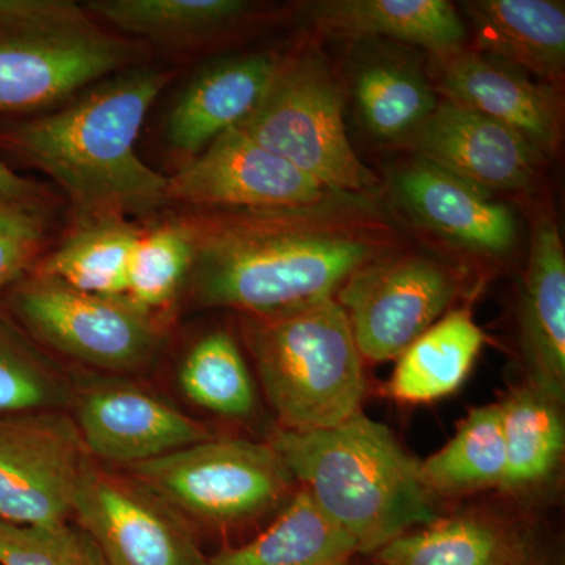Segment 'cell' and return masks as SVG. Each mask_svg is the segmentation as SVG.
Wrapping results in <instances>:
<instances>
[{"instance_id": "25", "label": "cell", "mask_w": 565, "mask_h": 565, "mask_svg": "<svg viewBox=\"0 0 565 565\" xmlns=\"http://www.w3.org/2000/svg\"><path fill=\"white\" fill-rule=\"evenodd\" d=\"M141 230L125 215L84 217L31 270L98 296H126L129 258Z\"/></svg>"}, {"instance_id": "3", "label": "cell", "mask_w": 565, "mask_h": 565, "mask_svg": "<svg viewBox=\"0 0 565 565\" xmlns=\"http://www.w3.org/2000/svg\"><path fill=\"white\" fill-rule=\"evenodd\" d=\"M267 444L359 555H374L440 516L418 460L362 412L330 429L274 430Z\"/></svg>"}, {"instance_id": "18", "label": "cell", "mask_w": 565, "mask_h": 565, "mask_svg": "<svg viewBox=\"0 0 565 565\" xmlns=\"http://www.w3.org/2000/svg\"><path fill=\"white\" fill-rule=\"evenodd\" d=\"M397 193L418 221L457 244L489 255L514 247L516 223L511 210L433 163L416 159L404 167Z\"/></svg>"}, {"instance_id": "15", "label": "cell", "mask_w": 565, "mask_h": 565, "mask_svg": "<svg viewBox=\"0 0 565 565\" xmlns=\"http://www.w3.org/2000/svg\"><path fill=\"white\" fill-rule=\"evenodd\" d=\"M435 88L448 102L484 114L522 134L539 151L556 147L559 110L552 88L535 85L479 52L462 47L438 58Z\"/></svg>"}, {"instance_id": "36", "label": "cell", "mask_w": 565, "mask_h": 565, "mask_svg": "<svg viewBox=\"0 0 565 565\" xmlns=\"http://www.w3.org/2000/svg\"><path fill=\"white\" fill-rule=\"evenodd\" d=\"M530 565H564L563 561L557 559H544V561H531Z\"/></svg>"}, {"instance_id": "17", "label": "cell", "mask_w": 565, "mask_h": 565, "mask_svg": "<svg viewBox=\"0 0 565 565\" xmlns=\"http://www.w3.org/2000/svg\"><path fill=\"white\" fill-rule=\"evenodd\" d=\"M267 54L241 55L207 66L182 90L167 120V140L195 158L212 141L237 128L263 102L277 71Z\"/></svg>"}, {"instance_id": "21", "label": "cell", "mask_w": 565, "mask_h": 565, "mask_svg": "<svg viewBox=\"0 0 565 565\" xmlns=\"http://www.w3.org/2000/svg\"><path fill=\"white\" fill-rule=\"evenodd\" d=\"M323 31L344 36H384L426 47L435 57L462 50L467 28L445 0H327L313 9Z\"/></svg>"}, {"instance_id": "26", "label": "cell", "mask_w": 565, "mask_h": 565, "mask_svg": "<svg viewBox=\"0 0 565 565\" xmlns=\"http://www.w3.org/2000/svg\"><path fill=\"white\" fill-rule=\"evenodd\" d=\"M84 9L132 39L182 46L223 31L250 6L243 0H93Z\"/></svg>"}, {"instance_id": "2", "label": "cell", "mask_w": 565, "mask_h": 565, "mask_svg": "<svg viewBox=\"0 0 565 565\" xmlns=\"http://www.w3.org/2000/svg\"><path fill=\"white\" fill-rule=\"evenodd\" d=\"M172 76L120 71L63 109L2 126L0 147L61 185L82 218L156 210L167 203L169 177L141 161L136 143Z\"/></svg>"}, {"instance_id": "11", "label": "cell", "mask_w": 565, "mask_h": 565, "mask_svg": "<svg viewBox=\"0 0 565 565\" xmlns=\"http://www.w3.org/2000/svg\"><path fill=\"white\" fill-rule=\"evenodd\" d=\"M88 459L70 412L0 415V520L36 526L68 522Z\"/></svg>"}, {"instance_id": "34", "label": "cell", "mask_w": 565, "mask_h": 565, "mask_svg": "<svg viewBox=\"0 0 565 565\" xmlns=\"http://www.w3.org/2000/svg\"><path fill=\"white\" fill-rule=\"evenodd\" d=\"M85 13L70 0H0V29L70 20Z\"/></svg>"}, {"instance_id": "9", "label": "cell", "mask_w": 565, "mask_h": 565, "mask_svg": "<svg viewBox=\"0 0 565 565\" xmlns=\"http://www.w3.org/2000/svg\"><path fill=\"white\" fill-rule=\"evenodd\" d=\"M459 281L441 264L423 256H397L364 264L334 299L343 308L363 360L399 359L408 345L455 303Z\"/></svg>"}, {"instance_id": "22", "label": "cell", "mask_w": 565, "mask_h": 565, "mask_svg": "<svg viewBox=\"0 0 565 565\" xmlns=\"http://www.w3.org/2000/svg\"><path fill=\"white\" fill-rule=\"evenodd\" d=\"M563 405L530 384L516 386L498 403L505 448L500 490L523 497L555 478L565 452Z\"/></svg>"}, {"instance_id": "13", "label": "cell", "mask_w": 565, "mask_h": 565, "mask_svg": "<svg viewBox=\"0 0 565 565\" xmlns=\"http://www.w3.org/2000/svg\"><path fill=\"white\" fill-rule=\"evenodd\" d=\"M337 195L237 128L189 159L167 184V203L230 211L313 206Z\"/></svg>"}, {"instance_id": "32", "label": "cell", "mask_w": 565, "mask_h": 565, "mask_svg": "<svg viewBox=\"0 0 565 565\" xmlns=\"http://www.w3.org/2000/svg\"><path fill=\"white\" fill-rule=\"evenodd\" d=\"M0 565H107L79 525H14L0 520Z\"/></svg>"}, {"instance_id": "10", "label": "cell", "mask_w": 565, "mask_h": 565, "mask_svg": "<svg viewBox=\"0 0 565 565\" xmlns=\"http://www.w3.org/2000/svg\"><path fill=\"white\" fill-rule=\"evenodd\" d=\"M73 519L107 565H206L192 525L129 475L90 459L74 494Z\"/></svg>"}, {"instance_id": "31", "label": "cell", "mask_w": 565, "mask_h": 565, "mask_svg": "<svg viewBox=\"0 0 565 565\" xmlns=\"http://www.w3.org/2000/svg\"><path fill=\"white\" fill-rule=\"evenodd\" d=\"M355 96L367 128L382 139L414 132L438 104L423 76L396 63L364 68L356 79Z\"/></svg>"}, {"instance_id": "29", "label": "cell", "mask_w": 565, "mask_h": 565, "mask_svg": "<svg viewBox=\"0 0 565 565\" xmlns=\"http://www.w3.org/2000/svg\"><path fill=\"white\" fill-rule=\"evenodd\" d=\"M71 405L73 381L0 308V415Z\"/></svg>"}, {"instance_id": "23", "label": "cell", "mask_w": 565, "mask_h": 565, "mask_svg": "<svg viewBox=\"0 0 565 565\" xmlns=\"http://www.w3.org/2000/svg\"><path fill=\"white\" fill-rule=\"evenodd\" d=\"M484 341L470 311L445 315L397 359L390 396L407 404L444 399L463 384Z\"/></svg>"}, {"instance_id": "8", "label": "cell", "mask_w": 565, "mask_h": 565, "mask_svg": "<svg viewBox=\"0 0 565 565\" xmlns=\"http://www.w3.org/2000/svg\"><path fill=\"white\" fill-rule=\"evenodd\" d=\"M137 47L90 14L0 29V115H28L65 103L95 82L132 68Z\"/></svg>"}, {"instance_id": "7", "label": "cell", "mask_w": 565, "mask_h": 565, "mask_svg": "<svg viewBox=\"0 0 565 565\" xmlns=\"http://www.w3.org/2000/svg\"><path fill=\"white\" fill-rule=\"evenodd\" d=\"M237 129L330 191L363 199L377 188L345 134L340 88L316 58L278 62L263 102Z\"/></svg>"}, {"instance_id": "4", "label": "cell", "mask_w": 565, "mask_h": 565, "mask_svg": "<svg viewBox=\"0 0 565 565\" xmlns=\"http://www.w3.org/2000/svg\"><path fill=\"white\" fill-rule=\"evenodd\" d=\"M241 332L278 429H330L362 412L363 356L337 299L241 316Z\"/></svg>"}, {"instance_id": "27", "label": "cell", "mask_w": 565, "mask_h": 565, "mask_svg": "<svg viewBox=\"0 0 565 565\" xmlns=\"http://www.w3.org/2000/svg\"><path fill=\"white\" fill-rule=\"evenodd\" d=\"M505 470V448L498 404L475 408L457 433L435 455L419 462L427 492L437 498L463 497L500 489Z\"/></svg>"}, {"instance_id": "6", "label": "cell", "mask_w": 565, "mask_h": 565, "mask_svg": "<svg viewBox=\"0 0 565 565\" xmlns=\"http://www.w3.org/2000/svg\"><path fill=\"white\" fill-rule=\"evenodd\" d=\"M189 523L228 527L274 511L296 484L269 444L243 438L199 441L122 468Z\"/></svg>"}, {"instance_id": "16", "label": "cell", "mask_w": 565, "mask_h": 565, "mask_svg": "<svg viewBox=\"0 0 565 565\" xmlns=\"http://www.w3.org/2000/svg\"><path fill=\"white\" fill-rule=\"evenodd\" d=\"M520 344L526 384L564 404L565 253L555 222L542 215L531 237L520 302Z\"/></svg>"}, {"instance_id": "28", "label": "cell", "mask_w": 565, "mask_h": 565, "mask_svg": "<svg viewBox=\"0 0 565 565\" xmlns=\"http://www.w3.org/2000/svg\"><path fill=\"white\" fill-rule=\"evenodd\" d=\"M178 382L193 404L225 418L243 419L255 412V381L233 334L215 330L185 353Z\"/></svg>"}, {"instance_id": "1", "label": "cell", "mask_w": 565, "mask_h": 565, "mask_svg": "<svg viewBox=\"0 0 565 565\" xmlns=\"http://www.w3.org/2000/svg\"><path fill=\"white\" fill-rule=\"evenodd\" d=\"M362 202L337 195L313 206L181 221L195 247L188 282L193 302L269 316L334 299L384 245Z\"/></svg>"}, {"instance_id": "24", "label": "cell", "mask_w": 565, "mask_h": 565, "mask_svg": "<svg viewBox=\"0 0 565 565\" xmlns=\"http://www.w3.org/2000/svg\"><path fill=\"white\" fill-rule=\"evenodd\" d=\"M356 555L349 535L299 487L264 533L207 557L206 565H345Z\"/></svg>"}, {"instance_id": "30", "label": "cell", "mask_w": 565, "mask_h": 565, "mask_svg": "<svg viewBox=\"0 0 565 565\" xmlns=\"http://www.w3.org/2000/svg\"><path fill=\"white\" fill-rule=\"evenodd\" d=\"M195 247L184 223L141 230L129 258L126 297L154 315L167 310L191 277Z\"/></svg>"}, {"instance_id": "37", "label": "cell", "mask_w": 565, "mask_h": 565, "mask_svg": "<svg viewBox=\"0 0 565 565\" xmlns=\"http://www.w3.org/2000/svg\"><path fill=\"white\" fill-rule=\"evenodd\" d=\"M345 565H367V564H359V563H355V561L352 559V561H349V563L345 564Z\"/></svg>"}, {"instance_id": "33", "label": "cell", "mask_w": 565, "mask_h": 565, "mask_svg": "<svg viewBox=\"0 0 565 565\" xmlns=\"http://www.w3.org/2000/svg\"><path fill=\"white\" fill-rule=\"evenodd\" d=\"M46 232L43 204H0V294L39 263Z\"/></svg>"}, {"instance_id": "5", "label": "cell", "mask_w": 565, "mask_h": 565, "mask_svg": "<svg viewBox=\"0 0 565 565\" xmlns=\"http://www.w3.org/2000/svg\"><path fill=\"white\" fill-rule=\"evenodd\" d=\"M0 308L39 348L95 373L126 375L154 362L161 323L126 296H98L29 270L0 294Z\"/></svg>"}, {"instance_id": "35", "label": "cell", "mask_w": 565, "mask_h": 565, "mask_svg": "<svg viewBox=\"0 0 565 565\" xmlns=\"http://www.w3.org/2000/svg\"><path fill=\"white\" fill-rule=\"evenodd\" d=\"M44 192L0 161V204H43Z\"/></svg>"}, {"instance_id": "19", "label": "cell", "mask_w": 565, "mask_h": 565, "mask_svg": "<svg viewBox=\"0 0 565 565\" xmlns=\"http://www.w3.org/2000/svg\"><path fill=\"white\" fill-rule=\"evenodd\" d=\"M374 556L377 565H530L534 559L525 533L484 509L438 516Z\"/></svg>"}, {"instance_id": "12", "label": "cell", "mask_w": 565, "mask_h": 565, "mask_svg": "<svg viewBox=\"0 0 565 565\" xmlns=\"http://www.w3.org/2000/svg\"><path fill=\"white\" fill-rule=\"evenodd\" d=\"M70 414L88 456L121 468L212 437L202 423L126 375L96 373L73 381Z\"/></svg>"}, {"instance_id": "14", "label": "cell", "mask_w": 565, "mask_h": 565, "mask_svg": "<svg viewBox=\"0 0 565 565\" xmlns=\"http://www.w3.org/2000/svg\"><path fill=\"white\" fill-rule=\"evenodd\" d=\"M414 141L419 159L489 193L530 188L541 152L503 122L448 99L415 129Z\"/></svg>"}, {"instance_id": "20", "label": "cell", "mask_w": 565, "mask_h": 565, "mask_svg": "<svg viewBox=\"0 0 565 565\" xmlns=\"http://www.w3.org/2000/svg\"><path fill=\"white\" fill-rule=\"evenodd\" d=\"M463 9L473 22L475 51L557 79L565 63L564 2L476 0Z\"/></svg>"}]
</instances>
